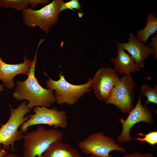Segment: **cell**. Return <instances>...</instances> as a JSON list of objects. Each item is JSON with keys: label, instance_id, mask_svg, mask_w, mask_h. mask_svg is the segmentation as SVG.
<instances>
[{"label": "cell", "instance_id": "6da1fadb", "mask_svg": "<svg viewBox=\"0 0 157 157\" xmlns=\"http://www.w3.org/2000/svg\"><path fill=\"white\" fill-rule=\"evenodd\" d=\"M39 47L37 46L27 78L24 81H16V88L13 94L14 97L17 100L28 101L27 107L31 110L36 106L49 107L56 101L54 91L42 87L35 76L37 52Z\"/></svg>", "mask_w": 157, "mask_h": 157}, {"label": "cell", "instance_id": "7a4b0ae2", "mask_svg": "<svg viewBox=\"0 0 157 157\" xmlns=\"http://www.w3.org/2000/svg\"><path fill=\"white\" fill-rule=\"evenodd\" d=\"M63 132L57 129H46L40 125L33 131L22 135L23 157H41L53 143L62 141Z\"/></svg>", "mask_w": 157, "mask_h": 157}, {"label": "cell", "instance_id": "3957f363", "mask_svg": "<svg viewBox=\"0 0 157 157\" xmlns=\"http://www.w3.org/2000/svg\"><path fill=\"white\" fill-rule=\"evenodd\" d=\"M28 103L25 101L15 109L9 105L11 110L10 118L5 124H1L0 128V144H2L6 150L9 149L10 146L11 151H14L15 142L22 139L23 134L18 129L30 118L29 115L25 117L26 114L31 110L28 107Z\"/></svg>", "mask_w": 157, "mask_h": 157}, {"label": "cell", "instance_id": "277c9868", "mask_svg": "<svg viewBox=\"0 0 157 157\" xmlns=\"http://www.w3.org/2000/svg\"><path fill=\"white\" fill-rule=\"evenodd\" d=\"M63 1L62 0H53L38 10L28 8L22 12L24 24L31 28L38 27L48 33L51 28L58 22L59 7Z\"/></svg>", "mask_w": 157, "mask_h": 157}, {"label": "cell", "instance_id": "5b68a950", "mask_svg": "<svg viewBox=\"0 0 157 157\" xmlns=\"http://www.w3.org/2000/svg\"><path fill=\"white\" fill-rule=\"evenodd\" d=\"M62 72L59 74V79L53 80L50 78L46 73L44 74L49 79L46 84L49 89L54 91L56 101L59 105L66 103L69 105L75 104L85 94L91 91L92 79L90 78L88 81L81 85H74L70 83L65 80Z\"/></svg>", "mask_w": 157, "mask_h": 157}, {"label": "cell", "instance_id": "8992f818", "mask_svg": "<svg viewBox=\"0 0 157 157\" xmlns=\"http://www.w3.org/2000/svg\"><path fill=\"white\" fill-rule=\"evenodd\" d=\"M78 145L85 154L98 157H112L109 154L113 150L123 153L126 151L124 148L116 143L114 139L106 136L102 131L92 133L78 143Z\"/></svg>", "mask_w": 157, "mask_h": 157}, {"label": "cell", "instance_id": "52a82bcc", "mask_svg": "<svg viewBox=\"0 0 157 157\" xmlns=\"http://www.w3.org/2000/svg\"><path fill=\"white\" fill-rule=\"evenodd\" d=\"M33 111L34 114L29 115L30 118L21 126L20 131L23 134L28 133L29 127L36 125L53 126L54 129L65 128L67 126V118L64 110H58L55 108L36 106L33 108Z\"/></svg>", "mask_w": 157, "mask_h": 157}, {"label": "cell", "instance_id": "ba28073f", "mask_svg": "<svg viewBox=\"0 0 157 157\" xmlns=\"http://www.w3.org/2000/svg\"><path fill=\"white\" fill-rule=\"evenodd\" d=\"M135 87L133 78L131 74L122 75L105 103L115 105L122 113L129 114L134 107Z\"/></svg>", "mask_w": 157, "mask_h": 157}, {"label": "cell", "instance_id": "9c48e42d", "mask_svg": "<svg viewBox=\"0 0 157 157\" xmlns=\"http://www.w3.org/2000/svg\"><path fill=\"white\" fill-rule=\"evenodd\" d=\"M129 114L125 120L122 118L118 119V121L121 123L122 126L121 132L117 138V141L120 143L131 141L133 139L130 135V130L132 127L136 123L144 122L151 124L154 121L151 112L146 105L142 104L141 95L140 94L136 105Z\"/></svg>", "mask_w": 157, "mask_h": 157}, {"label": "cell", "instance_id": "30bf717a", "mask_svg": "<svg viewBox=\"0 0 157 157\" xmlns=\"http://www.w3.org/2000/svg\"><path fill=\"white\" fill-rule=\"evenodd\" d=\"M119 79L114 69L103 67L99 69L92 79L91 83L96 97L101 101H106Z\"/></svg>", "mask_w": 157, "mask_h": 157}, {"label": "cell", "instance_id": "8fae6325", "mask_svg": "<svg viewBox=\"0 0 157 157\" xmlns=\"http://www.w3.org/2000/svg\"><path fill=\"white\" fill-rule=\"evenodd\" d=\"M119 43L133 58L136 65L140 69L144 68L145 60L154 52L153 48L149 45H145L131 33L129 34L127 42Z\"/></svg>", "mask_w": 157, "mask_h": 157}, {"label": "cell", "instance_id": "7c38bea8", "mask_svg": "<svg viewBox=\"0 0 157 157\" xmlns=\"http://www.w3.org/2000/svg\"><path fill=\"white\" fill-rule=\"evenodd\" d=\"M23 63L16 64H7L3 62L0 55V80L4 84L5 87L11 89L15 85L14 77L17 74H24L28 75L32 61L24 57Z\"/></svg>", "mask_w": 157, "mask_h": 157}, {"label": "cell", "instance_id": "4fadbf2b", "mask_svg": "<svg viewBox=\"0 0 157 157\" xmlns=\"http://www.w3.org/2000/svg\"><path fill=\"white\" fill-rule=\"evenodd\" d=\"M117 43V55L110 60L111 63L115 65L114 69L119 74H131L140 70V68L136 64L133 58L126 53L119 42Z\"/></svg>", "mask_w": 157, "mask_h": 157}, {"label": "cell", "instance_id": "5bb4252c", "mask_svg": "<svg viewBox=\"0 0 157 157\" xmlns=\"http://www.w3.org/2000/svg\"><path fill=\"white\" fill-rule=\"evenodd\" d=\"M41 157H81L78 151L69 144L57 141L52 143Z\"/></svg>", "mask_w": 157, "mask_h": 157}, {"label": "cell", "instance_id": "9a60e30c", "mask_svg": "<svg viewBox=\"0 0 157 157\" xmlns=\"http://www.w3.org/2000/svg\"><path fill=\"white\" fill-rule=\"evenodd\" d=\"M156 13H150L147 15L146 26L142 29L137 31V37L145 44L149 37L157 30V17Z\"/></svg>", "mask_w": 157, "mask_h": 157}, {"label": "cell", "instance_id": "2e32d148", "mask_svg": "<svg viewBox=\"0 0 157 157\" xmlns=\"http://www.w3.org/2000/svg\"><path fill=\"white\" fill-rule=\"evenodd\" d=\"M29 0H0L1 7L13 8L22 12L28 8Z\"/></svg>", "mask_w": 157, "mask_h": 157}, {"label": "cell", "instance_id": "e0dca14e", "mask_svg": "<svg viewBox=\"0 0 157 157\" xmlns=\"http://www.w3.org/2000/svg\"><path fill=\"white\" fill-rule=\"evenodd\" d=\"M141 95L146 96L147 100L144 104L148 105L150 103L157 104V86L155 85L152 88L145 84L142 85L140 94Z\"/></svg>", "mask_w": 157, "mask_h": 157}, {"label": "cell", "instance_id": "ac0fdd59", "mask_svg": "<svg viewBox=\"0 0 157 157\" xmlns=\"http://www.w3.org/2000/svg\"><path fill=\"white\" fill-rule=\"evenodd\" d=\"M138 135L144 136L143 138L134 137L135 140L142 142H146L152 146L157 143V131H155L149 133L147 134H144L142 133H138Z\"/></svg>", "mask_w": 157, "mask_h": 157}, {"label": "cell", "instance_id": "d6986e66", "mask_svg": "<svg viewBox=\"0 0 157 157\" xmlns=\"http://www.w3.org/2000/svg\"><path fill=\"white\" fill-rule=\"evenodd\" d=\"M76 9L80 10L81 5L78 0H72L66 3L63 1L60 5L59 7V13L66 9Z\"/></svg>", "mask_w": 157, "mask_h": 157}, {"label": "cell", "instance_id": "ffe728a7", "mask_svg": "<svg viewBox=\"0 0 157 157\" xmlns=\"http://www.w3.org/2000/svg\"><path fill=\"white\" fill-rule=\"evenodd\" d=\"M121 157H154V155L151 153L143 154L136 152L126 154Z\"/></svg>", "mask_w": 157, "mask_h": 157}, {"label": "cell", "instance_id": "44dd1931", "mask_svg": "<svg viewBox=\"0 0 157 157\" xmlns=\"http://www.w3.org/2000/svg\"><path fill=\"white\" fill-rule=\"evenodd\" d=\"M151 43L149 45L152 47L154 50V57L155 58H157V34L156 33L155 35L150 38Z\"/></svg>", "mask_w": 157, "mask_h": 157}, {"label": "cell", "instance_id": "7402d4cb", "mask_svg": "<svg viewBox=\"0 0 157 157\" xmlns=\"http://www.w3.org/2000/svg\"><path fill=\"white\" fill-rule=\"evenodd\" d=\"M50 1L48 0H29V3L33 8L35 7L38 4H45L49 3Z\"/></svg>", "mask_w": 157, "mask_h": 157}, {"label": "cell", "instance_id": "603a6c76", "mask_svg": "<svg viewBox=\"0 0 157 157\" xmlns=\"http://www.w3.org/2000/svg\"><path fill=\"white\" fill-rule=\"evenodd\" d=\"M8 153V151L5 149L3 147L2 144H0V157H3Z\"/></svg>", "mask_w": 157, "mask_h": 157}, {"label": "cell", "instance_id": "cb8c5ba5", "mask_svg": "<svg viewBox=\"0 0 157 157\" xmlns=\"http://www.w3.org/2000/svg\"><path fill=\"white\" fill-rule=\"evenodd\" d=\"M3 157H21L19 155L14 153H8Z\"/></svg>", "mask_w": 157, "mask_h": 157}, {"label": "cell", "instance_id": "d4e9b609", "mask_svg": "<svg viewBox=\"0 0 157 157\" xmlns=\"http://www.w3.org/2000/svg\"><path fill=\"white\" fill-rule=\"evenodd\" d=\"M4 85L3 84L0 85V91H2L3 90Z\"/></svg>", "mask_w": 157, "mask_h": 157}, {"label": "cell", "instance_id": "484cf974", "mask_svg": "<svg viewBox=\"0 0 157 157\" xmlns=\"http://www.w3.org/2000/svg\"><path fill=\"white\" fill-rule=\"evenodd\" d=\"M89 157H98L96 156H95V155H91Z\"/></svg>", "mask_w": 157, "mask_h": 157}, {"label": "cell", "instance_id": "4316f807", "mask_svg": "<svg viewBox=\"0 0 157 157\" xmlns=\"http://www.w3.org/2000/svg\"><path fill=\"white\" fill-rule=\"evenodd\" d=\"M1 6H0V9H1ZM1 17V13H0V18Z\"/></svg>", "mask_w": 157, "mask_h": 157}]
</instances>
